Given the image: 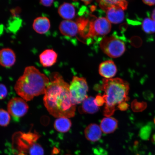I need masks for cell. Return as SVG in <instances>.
Listing matches in <instances>:
<instances>
[{
	"instance_id": "1",
	"label": "cell",
	"mask_w": 155,
	"mask_h": 155,
	"mask_svg": "<svg viewBox=\"0 0 155 155\" xmlns=\"http://www.w3.org/2000/svg\"><path fill=\"white\" fill-rule=\"evenodd\" d=\"M50 82L43 98L45 106L50 115L56 118L73 117L76 105L71 100L69 84L57 72L50 75Z\"/></svg>"
},
{
	"instance_id": "2",
	"label": "cell",
	"mask_w": 155,
	"mask_h": 155,
	"mask_svg": "<svg viewBox=\"0 0 155 155\" xmlns=\"http://www.w3.org/2000/svg\"><path fill=\"white\" fill-rule=\"evenodd\" d=\"M100 89L104 92L102 96L105 104L104 114L110 117L117 110L125 111L128 109L129 84L127 81L116 78L103 79Z\"/></svg>"
},
{
	"instance_id": "3",
	"label": "cell",
	"mask_w": 155,
	"mask_h": 155,
	"mask_svg": "<svg viewBox=\"0 0 155 155\" xmlns=\"http://www.w3.org/2000/svg\"><path fill=\"white\" fill-rule=\"evenodd\" d=\"M49 82V78L35 67L28 66L15 83V90L21 98L29 101L44 94Z\"/></svg>"
},
{
	"instance_id": "4",
	"label": "cell",
	"mask_w": 155,
	"mask_h": 155,
	"mask_svg": "<svg viewBox=\"0 0 155 155\" xmlns=\"http://www.w3.org/2000/svg\"><path fill=\"white\" fill-rule=\"evenodd\" d=\"M111 29V23L108 19L104 17H100L89 20L86 28L80 35L84 38L104 36L109 33Z\"/></svg>"
},
{
	"instance_id": "5",
	"label": "cell",
	"mask_w": 155,
	"mask_h": 155,
	"mask_svg": "<svg viewBox=\"0 0 155 155\" xmlns=\"http://www.w3.org/2000/svg\"><path fill=\"white\" fill-rule=\"evenodd\" d=\"M69 89L71 100L76 105L82 103L88 97V85L84 78L74 76Z\"/></svg>"
},
{
	"instance_id": "6",
	"label": "cell",
	"mask_w": 155,
	"mask_h": 155,
	"mask_svg": "<svg viewBox=\"0 0 155 155\" xmlns=\"http://www.w3.org/2000/svg\"><path fill=\"white\" fill-rule=\"evenodd\" d=\"M100 46L104 54L108 57L114 58L120 57L126 50L124 43L113 36L103 39L101 41Z\"/></svg>"
},
{
	"instance_id": "7",
	"label": "cell",
	"mask_w": 155,
	"mask_h": 155,
	"mask_svg": "<svg viewBox=\"0 0 155 155\" xmlns=\"http://www.w3.org/2000/svg\"><path fill=\"white\" fill-rule=\"evenodd\" d=\"M29 106L22 98L14 97L9 100L7 104L8 112L15 117H23L28 113Z\"/></svg>"
},
{
	"instance_id": "8",
	"label": "cell",
	"mask_w": 155,
	"mask_h": 155,
	"mask_svg": "<svg viewBox=\"0 0 155 155\" xmlns=\"http://www.w3.org/2000/svg\"><path fill=\"white\" fill-rule=\"evenodd\" d=\"M105 12L106 18L110 23L118 24L124 19V13L121 8L116 6H108L101 8Z\"/></svg>"
},
{
	"instance_id": "9",
	"label": "cell",
	"mask_w": 155,
	"mask_h": 155,
	"mask_svg": "<svg viewBox=\"0 0 155 155\" xmlns=\"http://www.w3.org/2000/svg\"><path fill=\"white\" fill-rule=\"evenodd\" d=\"M59 30L63 35L69 37L75 36L79 33L78 23L71 20H64L61 23Z\"/></svg>"
},
{
	"instance_id": "10",
	"label": "cell",
	"mask_w": 155,
	"mask_h": 155,
	"mask_svg": "<svg viewBox=\"0 0 155 155\" xmlns=\"http://www.w3.org/2000/svg\"><path fill=\"white\" fill-rule=\"evenodd\" d=\"M100 74L104 79L113 78L117 73V67L111 60L103 62L100 64L98 69Z\"/></svg>"
},
{
	"instance_id": "11",
	"label": "cell",
	"mask_w": 155,
	"mask_h": 155,
	"mask_svg": "<svg viewBox=\"0 0 155 155\" xmlns=\"http://www.w3.org/2000/svg\"><path fill=\"white\" fill-rule=\"evenodd\" d=\"M16 55L10 48H5L0 50V65L5 68L12 67L16 61Z\"/></svg>"
},
{
	"instance_id": "12",
	"label": "cell",
	"mask_w": 155,
	"mask_h": 155,
	"mask_svg": "<svg viewBox=\"0 0 155 155\" xmlns=\"http://www.w3.org/2000/svg\"><path fill=\"white\" fill-rule=\"evenodd\" d=\"M20 135L19 136L20 139H18V145L20 146V151L26 152L28 149V147L26 144V142L30 147L35 143L40 137L39 135L36 132L33 133L29 132L27 133H19Z\"/></svg>"
},
{
	"instance_id": "13",
	"label": "cell",
	"mask_w": 155,
	"mask_h": 155,
	"mask_svg": "<svg viewBox=\"0 0 155 155\" xmlns=\"http://www.w3.org/2000/svg\"><path fill=\"white\" fill-rule=\"evenodd\" d=\"M39 57L40 63L42 66L45 68L49 67L57 62L58 54L53 49H48L42 52Z\"/></svg>"
},
{
	"instance_id": "14",
	"label": "cell",
	"mask_w": 155,
	"mask_h": 155,
	"mask_svg": "<svg viewBox=\"0 0 155 155\" xmlns=\"http://www.w3.org/2000/svg\"><path fill=\"white\" fill-rule=\"evenodd\" d=\"M51 24L49 19L48 17L40 16L34 19L32 24L34 30L37 33L44 34L49 30Z\"/></svg>"
},
{
	"instance_id": "15",
	"label": "cell",
	"mask_w": 155,
	"mask_h": 155,
	"mask_svg": "<svg viewBox=\"0 0 155 155\" xmlns=\"http://www.w3.org/2000/svg\"><path fill=\"white\" fill-rule=\"evenodd\" d=\"M102 131L99 126L96 124H91L86 127L84 135L87 140L95 142L101 137Z\"/></svg>"
},
{
	"instance_id": "16",
	"label": "cell",
	"mask_w": 155,
	"mask_h": 155,
	"mask_svg": "<svg viewBox=\"0 0 155 155\" xmlns=\"http://www.w3.org/2000/svg\"><path fill=\"white\" fill-rule=\"evenodd\" d=\"M102 132L108 134L114 132L118 127V121L115 118L106 117L101 122L100 126Z\"/></svg>"
},
{
	"instance_id": "17",
	"label": "cell",
	"mask_w": 155,
	"mask_h": 155,
	"mask_svg": "<svg viewBox=\"0 0 155 155\" xmlns=\"http://www.w3.org/2000/svg\"><path fill=\"white\" fill-rule=\"evenodd\" d=\"M58 13L62 18L70 20L75 17L76 12L73 5L71 3H64L60 6Z\"/></svg>"
},
{
	"instance_id": "18",
	"label": "cell",
	"mask_w": 155,
	"mask_h": 155,
	"mask_svg": "<svg viewBox=\"0 0 155 155\" xmlns=\"http://www.w3.org/2000/svg\"><path fill=\"white\" fill-rule=\"evenodd\" d=\"M99 107L95 103L94 97H88L82 103V105L79 108V112L83 113L94 114L98 111Z\"/></svg>"
},
{
	"instance_id": "19",
	"label": "cell",
	"mask_w": 155,
	"mask_h": 155,
	"mask_svg": "<svg viewBox=\"0 0 155 155\" xmlns=\"http://www.w3.org/2000/svg\"><path fill=\"white\" fill-rule=\"evenodd\" d=\"M72 125L71 120L68 118L61 117L55 120L54 127L56 130L61 133H66L68 131Z\"/></svg>"
},
{
	"instance_id": "20",
	"label": "cell",
	"mask_w": 155,
	"mask_h": 155,
	"mask_svg": "<svg viewBox=\"0 0 155 155\" xmlns=\"http://www.w3.org/2000/svg\"><path fill=\"white\" fill-rule=\"evenodd\" d=\"M101 8L108 6H116L123 9L127 8L128 3L124 0H98Z\"/></svg>"
},
{
	"instance_id": "21",
	"label": "cell",
	"mask_w": 155,
	"mask_h": 155,
	"mask_svg": "<svg viewBox=\"0 0 155 155\" xmlns=\"http://www.w3.org/2000/svg\"><path fill=\"white\" fill-rule=\"evenodd\" d=\"M142 28L147 34L154 33L155 32V21L150 18H145L142 23Z\"/></svg>"
},
{
	"instance_id": "22",
	"label": "cell",
	"mask_w": 155,
	"mask_h": 155,
	"mask_svg": "<svg viewBox=\"0 0 155 155\" xmlns=\"http://www.w3.org/2000/svg\"><path fill=\"white\" fill-rule=\"evenodd\" d=\"M11 121V116L8 112L3 109H0V126L7 127Z\"/></svg>"
},
{
	"instance_id": "23",
	"label": "cell",
	"mask_w": 155,
	"mask_h": 155,
	"mask_svg": "<svg viewBox=\"0 0 155 155\" xmlns=\"http://www.w3.org/2000/svg\"><path fill=\"white\" fill-rule=\"evenodd\" d=\"M29 153L30 155H44V151L41 145L35 143L29 148Z\"/></svg>"
},
{
	"instance_id": "24",
	"label": "cell",
	"mask_w": 155,
	"mask_h": 155,
	"mask_svg": "<svg viewBox=\"0 0 155 155\" xmlns=\"http://www.w3.org/2000/svg\"><path fill=\"white\" fill-rule=\"evenodd\" d=\"M151 132V128L150 126H146L141 129L140 132L141 138L143 140L148 139Z\"/></svg>"
},
{
	"instance_id": "25",
	"label": "cell",
	"mask_w": 155,
	"mask_h": 155,
	"mask_svg": "<svg viewBox=\"0 0 155 155\" xmlns=\"http://www.w3.org/2000/svg\"><path fill=\"white\" fill-rule=\"evenodd\" d=\"M8 90L4 84L0 83V100L5 99L7 95Z\"/></svg>"
},
{
	"instance_id": "26",
	"label": "cell",
	"mask_w": 155,
	"mask_h": 155,
	"mask_svg": "<svg viewBox=\"0 0 155 155\" xmlns=\"http://www.w3.org/2000/svg\"><path fill=\"white\" fill-rule=\"evenodd\" d=\"M95 103L96 105L98 107L101 106L104 104L103 98L101 95L98 94L95 98Z\"/></svg>"
},
{
	"instance_id": "27",
	"label": "cell",
	"mask_w": 155,
	"mask_h": 155,
	"mask_svg": "<svg viewBox=\"0 0 155 155\" xmlns=\"http://www.w3.org/2000/svg\"><path fill=\"white\" fill-rule=\"evenodd\" d=\"M40 3L42 5L45 7L51 6L54 0H39Z\"/></svg>"
},
{
	"instance_id": "28",
	"label": "cell",
	"mask_w": 155,
	"mask_h": 155,
	"mask_svg": "<svg viewBox=\"0 0 155 155\" xmlns=\"http://www.w3.org/2000/svg\"><path fill=\"white\" fill-rule=\"evenodd\" d=\"M143 2L148 5H155V0H143Z\"/></svg>"
},
{
	"instance_id": "29",
	"label": "cell",
	"mask_w": 155,
	"mask_h": 155,
	"mask_svg": "<svg viewBox=\"0 0 155 155\" xmlns=\"http://www.w3.org/2000/svg\"><path fill=\"white\" fill-rule=\"evenodd\" d=\"M73 1H77V0H73ZM84 2L85 4L87 5L90 3L92 0H81Z\"/></svg>"
},
{
	"instance_id": "30",
	"label": "cell",
	"mask_w": 155,
	"mask_h": 155,
	"mask_svg": "<svg viewBox=\"0 0 155 155\" xmlns=\"http://www.w3.org/2000/svg\"><path fill=\"white\" fill-rule=\"evenodd\" d=\"M152 17L153 20L155 21V8L153 10V11L152 15Z\"/></svg>"
},
{
	"instance_id": "31",
	"label": "cell",
	"mask_w": 155,
	"mask_h": 155,
	"mask_svg": "<svg viewBox=\"0 0 155 155\" xmlns=\"http://www.w3.org/2000/svg\"><path fill=\"white\" fill-rule=\"evenodd\" d=\"M153 141L155 143V134L153 136Z\"/></svg>"
},
{
	"instance_id": "32",
	"label": "cell",
	"mask_w": 155,
	"mask_h": 155,
	"mask_svg": "<svg viewBox=\"0 0 155 155\" xmlns=\"http://www.w3.org/2000/svg\"><path fill=\"white\" fill-rule=\"evenodd\" d=\"M18 155H26L23 153H21L19 154Z\"/></svg>"
},
{
	"instance_id": "33",
	"label": "cell",
	"mask_w": 155,
	"mask_h": 155,
	"mask_svg": "<svg viewBox=\"0 0 155 155\" xmlns=\"http://www.w3.org/2000/svg\"><path fill=\"white\" fill-rule=\"evenodd\" d=\"M154 123L155 124V119H154Z\"/></svg>"
},
{
	"instance_id": "34",
	"label": "cell",
	"mask_w": 155,
	"mask_h": 155,
	"mask_svg": "<svg viewBox=\"0 0 155 155\" xmlns=\"http://www.w3.org/2000/svg\"><path fill=\"white\" fill-rule=\"evenodd\" d=\"M124 1H126V0H124Z\"/></svg>"
}]
</instances>
